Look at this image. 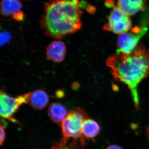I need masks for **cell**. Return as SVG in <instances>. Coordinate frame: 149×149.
<instances>
[{
  "label": "cell",
  "mask_w": 149,
  "mask_h": 149,
  "mask_svg": "<svg viewBox=\"0 0 149 149\" xmlns=\"http://www.w3.org/2000/svg\"><path fill=\"white\" fill-rule=\"evenodd\" d=\"M67 52L64 42L60 40L53 41L46 49V55L50 60L60 63L64 60Z\"/></svg>",
  "instance_id": "obj_7"
},
{
  "label": "cell",
  "mask_w": 149,
  "mask_h": 149,
  "mask_svg": "<svg viewBox=\"0 0 149 149\" xmlns=\"http://www.w3.org/2000/svg\"><path fill=\"white\" fill-rule=\"evenodd\" d=\"M87 10L89 13H93L95 11V8L93 6H90L88 7L87 8Z\"/></svg>",
  "instance_id": "obj_20"
},
{
  "label": "cell",
  "mask_w": 149,
  "mask_h": 149,
  "mask_svg": "<svg viewBox=\"0 0 149 149\" xmlns=\"http://www.w3.org/2000/svg\"><path fill=\"white\" fill-rule=\"evenodd\" d=\"M100 129L98 123L88 118L83 122L82 133L83 136L86 139L93 140L98 135Z\"/></svg>",
  "instance_id": "obj_12"
},
{
  "label": "cell",
  "mask_w": 149,
  "mask_h": 149,
  "mask_svg": "<svg viewBox=\"0 0 149 149\" xmlns=\"http://www.w3.org/2000/svg\"><path fill=\"white\" fill-rule=\"evenodd\" d=\"M22 4L19 0H2L1 3V14L5 17H12L21 11Z\"/></svg>",
  "instance_id": "obj_11"
},
{
  "label": "cell",
  "mask_w": 149,
  "mask_h": 149,
  "mask_svg": "<svg viewBox=\"0 0 149 149\" xmlns=\"http://www.w3.org/2000/svg\"><path fill=\"white\" fill-rule=\"evenodd\" d=\"M6 138V131L5 130L4 127H3L2 125H1V141H0V144L1 146L2 145L4 142L5 139Z\"/></svg>",
  "instance_id": "obj_15"
},
{
  "label": "cell",
  "mask_w": 149,
  "mask_h": 149,
  "mask_svg": "<svg viewBox=\"0 0 149 149\" xmlns=\"http://www.w3.org/2000/svg\"><path fill=\"white\" fill-rule=\"evenodd\" d=\"M105 5L106 6L109 8H114L115 6L113 0H106L105 2Z\"/></svg>",
  "instance_id": "obj_17"
},
{
  "label": "cell",
  "mask_w": 149,
  "mask_h": 149,
  "mask_svg": "<svg viewBox=\"0 0 149 149\" xmlns=\"http://www.w3.org/2000/svg\"><path fill=\"white\" fill-rule=\"evenodd\" d=\"M146 27H135L130 31L119 35L117 41L116 52L128 54L135 50L139 42L148 31Z\"/></svg>",
  "instance_id": "obj_6"
},
{
  "label": "cell",
  "mask_w": 149,
  "mask_h": 149,
  "mask_svg": "<svg viewBox=\"0 0 149 149\" xmlns=\"http://www.w3.org/2000/svg\"><path fill=\"white\" fill-rule=\"evenodd\" d=\"M29 94L30 93H26L14 97L1 89L0 92V115L1 118L4 120H9L14 123L19 124L14 118V115L19 107L24 104L28 103Z\"/></svg>",
  "instance_id": "obj_4"
},
{
  "label": "cell",
  "mask_w": 149,
  "mask_h": 149,
  "mask_svg": "<svg viewBox=\"0 0 149 149\" xmlns=\"http://www.w3.org/2000/svg\"><path fill=\"white\" fill-rule=\"evenodd\" d=\"M49 100V97L47 93L39 89L30 92L28 103L35 109L42 110L47 106Z\"/></svg>",
  "instance_id": "obj_9"
},
{
  "label": "cell",
  "mask_w": 149,
  "mask_h": 149,
  "mask_svg": "<svg viewBox=\"0 0 149 149\" xmlns=\"http://www.w3.org/2000/svg\"><path fill=\"white\" fill-rule=\"evenodd\" d=\"M66 144H64L61 141L56 146H53L51 149H70L66 147Z\"/></svg>",
  "instance_id": "obj_16"
},
{
  "label": "cell",
  "mask_w": 149,
  "mask_h": 149,
  "mask_svg": "<svg viewBox=\"0 0 149 149\" xmlns=\"http://www.w3.org/2000/svg\"><path fill=\"white\" fill-rule=\"evenodd\" d=\"M10 37L9 33L7 32H3V33H1V42L2 41H3L2 43H4L5 42L8 41Z\"/></svg>",
  "instance_id": "obj_14"
},
{
  "label": "cell",
  "mask_w": 149,
  "mask_h": 149,
  "mask_svg": "<svg viewBox=\"0 0 149 149\" xmlns=\"http://www.w3.org/2000/svg\"><path fill=\"white\" fill-rule=\"evenodd\" d=\"M40 25L46 35L61 40L82 26L79 0H50L45 3Z\"/></svg>",
  "instance_id": "obj_2"
},
{
  "label": "cell",
  "mask_w": 149,
  "mask_h": 149,
  "mask_svg": "<svg viewBox=\"0 0 149 149\" xmlns=\"http://www.w3.org/2000/svg\"><path fill=\"white\" fill-rule=\"evenodd\" d=\"M89 116L86 112L80 107H76L70 111L61 125L63 138L62 141L67 142L69 139L79 140L85 144L82 133L83 122Z\"/></svg>",
  "instance_id": "obj_3"
},
{
  "label": "cell",
  "mask_w": 149,
  "mask_h": 149,
  "mask_svg": "<svg viewBox=\"0 0 149 149\" xmlns=\"http://www.w3.org/2000/svg\"><path fill=\"white\" fill-rule=\"evenodd\" d=\"M68 113L64 106L58 102L51 104L48 109V114L50 120L60 125Z\"/></svg>",
  "instance_id": "obj_10"
},
{
  "label": "cell",
  "mask_w": 149,
  "mask_h": 149,
  "mask_svg": "<svg viewBox=\"0 0 149 149\" xmlns=\"http://www.w3.org/2000/svg\"><path fill=\"white\" fill-rule=\"evenodd\" d=\"M105 149H123L122 147L116 144H111L107 147Z\"/></svg>",
  "instance_id": "obj_18"
},
{
  "label": "cell",
  "mask_w": 149,
  "mask_h": 149,
  "mask_svg": "<svg viewBox=\"0 0 149 149\" xmlns=\"http://www.w3.org/2000/svg\"><path fill=\"white\" fill-rule=\"evenodd\" d=\"M13 18L15 20L18 22H21L23 21L24 18V14L23 13L20 11L19 12L15 14L14 15L12 16Z\"/></svg>",
  "instance_id": "obj_13"
},
{
  "label": "cell",
  "mask_w": 149,
  "mask_h": 149,
  "mask_svg": "<svg viewBox=\"0 0 149 149\" xmlns=\"http://www.w3.org/2000/svg\"><path fill=\"white\" fill-rule=\"evenodd\" d=\"M132 23L130 16L116 6L108 17V21L103 29L120 35L130 31Z\"/></svg>",
  "instance_id": "obj_5"
},
{
  "label": "cell",
  "mask_w": 149,
  "mask_h": 149,
  "mask_svg": "<svg viewBox=\"0 0 149 149\" xmlns=\"http://www.w3.org/2000/svg\"><path fill=\"white\" fill-rule=\"evenodd\" d=\"M146 134L147 136V141L149 143V123L148 125H147L146 128Z\"/></svg>",
  "instance_id": "obj_21"
},
{
  "label": "cell",
  "mask_w": 149,
  "mask_h": 149,
  "mask_svg": "<svg viewBox=\"0 0 149 149\" xmlns=\"http://www.w3.org/2000/svg\"><path fill=\"white\" fill-rule=\"evenodd\" d=\"M64 92L63 90H59L56 91V96L57 97L62 98L64 96Z\"/></svg>",
  "instance_id": "obj_19"
},
{
  "label": "cell",
  "mask_w": 149,
  "mask_h": 149,
  "mask_svg": "<svg viewBox=\"0 0 149 149\" xmlns=\"http://www.w3.org/2000/svg\"><path fill=\"white\" fill-rule=\"evenodd\" d=\"M106 65L115 80L127 85L135 107L139 109L138 87L149 74V49L139 45L130 53L116 52L107 60Z\"/></svg>",
  "instance_id": "obj_1"
},
{
  "label": "cell",
  "mask_w": 149,
  "mask_h": 149,
  "mask_svg": "<svg viewBox=\"0 0 149 149\" xmlns=\"http://www.w3.org/2000/svg\"><path fill=\"white\" fill-rule=\"evenodd\" d=\"M117 6L128 15H133L146 7V0H117Z\"/></svg>",
  "instance_id": "obj_8"
}]
</instances>
